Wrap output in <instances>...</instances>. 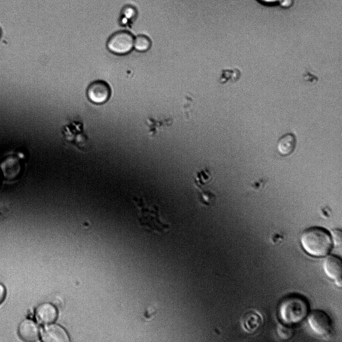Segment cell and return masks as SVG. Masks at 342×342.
<instances>
[{"instance_id": "12", "label": "cell", "mask_w": 342, "mask_h": 342, "mask_svg": "<svg viewBox=\"0 0 342 342\" xmlns=\"http://www.w3.org/2000/svg\"><path fill=\"white\" fill-rule=\"evenodd\" d=\"M276 332L278 337L282 340H288L293 335V329L284 323H278L276 326Z\"/></svg>"}, {"instance_id": "10", "label": "cell", "mask_w": 342, "mask_h": 342, "mask_svg": "<svg viewBox=\"0 0 342 342\" xmlns=\"http://www.w3.org/2000/svg\"><path fill=\"white\" fill-rule=\"evenodd\" d=\"M1 169L5 178L12 180L20 176L22 171V164L18 157L11 156L3 161L1 164Z\"/></svg>"}, {"instance_id": "11", "label": "cell", "mask_w": 342, "mask_h": 342, "mask_svg": "<svg viewBox=\"0 0 342 342\" xmlns=\"http://www.w3.org/2000/svg\"><path fill=\"white\" fill-rule=\"evenodd\" d=\"M296 145V138L292 133L283 134L278 139L276 149L282 156H288L293 153Z\"/></svg>"}, {"instance_id": "7", "label": "cell", "mask_w": 342, "mask_h": 342, "mask_svg": "<svg viewBox=\"0 0 342 342\" xmlns=\"http://www.w3.org/2000/svg\"><path fill=\"white\" fill-rule=\"evenodd\" d=\"M323 270L327 276L334 280L335 284L341 286L342 263L338 256H327L323 262Z\"/></svg>"}, {"instance_id": "2", "label": "cell", "mask_w": 342, "mask_h": 342, "mask_svg": "<svg viewBox=\"0 0 342 342\" xmlns=\"http://www.w3.org/2000/svg\"><path fill=\"white\" fill-rule=\"evenodd\" d=\"M309 304L303 296L292 294L284 298L278 307V315L283 323L290 325L297 324L306 318Z\"/></svg>"}, {"instance_id": "9", "label": "cell", "mask_w": 342, "mask_h": 342, "mask_svg": "<svg viewBox=\"0 0 342 342\" xmlns=\"http://www.w3.org/2000/svg\"><path fill=\"white\" fill-rule=\"evenodd\" d=\"M35 316L37 321L43 324L54 322L57 319L58 311L56 307L49 302H44L36 309Z\"/></svg>"}, {"instance_id": "16", "label": "cell", "mask_w": 342, "mask_h": 342, "mask_svg": "<svg viewBox=\"0 0 342 342\" xmlns=\"http://www.w3.org/2000/svg\"><path fill=\"white\" fill-rule=\"evenodd\" d=\"M10 206L4 203H0V219L8 215L10 213Z\"/></svg>"}, {"instance_id": "17", "label": "cell", "mask_w": 342, "mask_h": 342, "mask_svg": "<svg viewBox=\"0 0 342 342\" xmlns=\"http://www.w3.org/2000/svg\"><path fill=\"white\" fill-rule=\"evenodd\" d=\"M305 81L309 83H313L314 81L317 82L318 78L317 76L310 73V72H306L303 76Z\"/></svg>"}, {"instance_id": "15", "label": "cell", "mask_w": 342, "mask_h": 342, "mask_svg": "<svg viewBox=\"0 0 342 342\" xmlns=\"http://www.w3.org/2000/svg\"><path fill=\"white\" fill-rule=\"evenodd\" d=\"M200 202L205 205L209 206L208 200H209L211 203H213V201L214 200L215 197L213 194L210 193V191H205L202 192L199 195Z\"/></svg>"}, {"instance_id": "5", "label": "cell", "mask_w": 342, "mask_h": 342, "mask_svg": "<svg viewBox=\"0 0 342 342\" xmlns=\"http://www.w3.org/2000/svg\"><path fill=\"white\" fill-rule=\"evenodd\" d=\"M40 336L44 342H68L70 340L66 329L61 325L53 322L46 324Z\"/></svg>"}, {"instance_id": "20", "label": "cell", "mask_w": 342, "mask_h": 342, "mask_svg": "<svg viewBox=\"0 0 342 342\" xmlns=\"http://www.w3.org/2000/svg\"><path fill=\"white\" fill-rule=\"evenodd\" d=\"M264 4L272 5L278 3L279 0H258Z\"/></svg>"}, {"instance_id": "13", "label": "cell", "mask_w": 342, "mask_h": 342, "mask_svg": "<svg viewBox=\"0 0 342 342\" xmlns=\"http://www.w3.org/2000/svg\"><path fill=\"white\" fill-rule=\"evenodd\" d=\"M150 41L146 36H139L134 39L133 47L138 51H146L150 48Z\"/></svg>"}, {"instance_id": "14", "label": "cell", "mask_w": 342, "mask_h": 342, "mask_svg": "<svg viewBox=\"0 0 342 342\" xmlns=\"http://www.w3.org/2000/svg\"><path fill=\"white\" fill-rule=\"evenodd\" d=\"M330 235L332 244L335 246H339L341 244L342 233L340 229H334L332 230Z\"/></svg>"}, {"instance_id": "6", "label": "cell", "mask_w": 342, "mask_h": 342, "mask_svg": "<svg viewBox=\"0 0 342 342\" xmlns=\"http://www.w3.org/2000/svg\"><path fill=\"white\" fill-rule=\"evenodd\" d=\"M87 95L90 101L100 104L106 102L109 99L111 95V90L106 82L96 81L89 86Z\"/></svg>"}, {"instance_id": "18", "label": "cell", "mask_w": 342, "mask_h": 342, "mask_svg": "<svg viewBox=\"0 0 342 342\" xmlns=\"http://www.w3.org/2000/svg\"><path fill=\"white\" fill-rule=\"evenodd\" d=\"M7 289L5 286L0 282V304L4 301L6 296Z\"/></svg>"}, {"instance_id": "8", "label": "cell", "mask_w": 342, "mask_h": 342, "mask_svg": "<svg viewBox=\"0 0 342 342\" xmlns=\"http://www.w3.org/2000/svg\"><path fill=\"white\" fill-rule=\"evenodd\" d=\"M18 332L19 336L25 341H35L40 336L39 328L32 319L26 318L19 324Z\"/></svg>"}, {"instance_id": "1", "label": "cell", "mask_w": 342, "mask_h": 342, "mask_svg": "<svg viewBox=\"0 0 342 342\" xmlns=\"http://www.w3.org/2000/svg\"><path fill=\"white\" fill-rule=\"evenodd\" d=\"M300 240L305 252L315 257L327 255L333 244L330 233L326 229L317 226L305 230L300 236Z\"/></svg>"}, {"instance_id": "4", "label": "cell", "mask_w": 342, "mask_h": 342, "mask_svg": "<svg viewBox=\"0 0 342 342\" xmlns=\"http://www.w3.org/2000/svg\"><path fill=\"white\" fill-rule=\"evenodd\" d=\"M307 321L312 331L320 336L328 334L332 329L330 318L321 310L311 311L308 316Z\"/></svg>"}, {"instance_id": "19", "label": "cell", "mask_w": 342, "mask_h": 342, "mask_svg": "<svg viewBox=\"0 0 342 342\" xmlns=\"http://www.w3.org/2000/svg\"><path fill=\"white\" fill-rule=\"evenodd\" d=\"M278 3L282 7L288 8L292 5L293 0H279Z\"/></svg>"}, {"instance_id": "3", "label": "cell", "mask_w": 342, "mask_h": 342, "mask_svg": "<svg viewBox=\"0 0 342 342\" xmlns=\"http://www.w3.org/2000/svg\"><path fill=\"white\" fill-rule=\"evenodd\" d=\"M134 39L129 32L120 31L114 34L108 40L107 46L112 53L124 55L130 52L134 46Z\"/></svg>"}]
</instances>
